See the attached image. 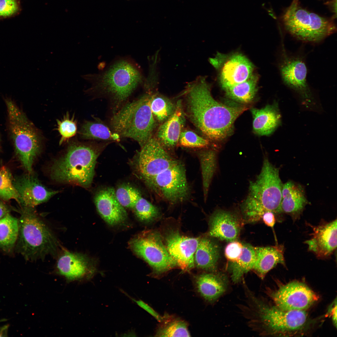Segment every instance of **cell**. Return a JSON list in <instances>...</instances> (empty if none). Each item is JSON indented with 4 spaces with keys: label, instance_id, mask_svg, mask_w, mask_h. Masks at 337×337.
Instances as JSON below:
<instances>
[{
    "label": "cell",
    "instance_id": "obj_6",
    "mask_svg": "<svg viewBox=\"0 0 337 337\" xmlns=\"http://www.w3.org/2000/svg\"><path fill=\"white\" fill-rule=\"evenodd\" d=\"M151 95L147 94L123 105L111 120L113 131L120 137L136 141L142 147L152 136L156 126L150 107Z\"/></svg>",
    "mask_w": 337,
    "mask_h": 337
},
{
    "label": "cell",
    "instance_id": "obj_34",
    "mask_svg": "<svg viewBox=\"0 0 337 337\" xmlns=\"http://www.w3.org/2000/svg\"><path fill=\"white\" fill-rule=\"evenodd\" d=\"M163 322L164 323L158 329L155 336H190L188 324L184 320L177 318L169 320L168 317Z\"/></svg>",
    "mask_w": 337,
    "mask_h": 337
},
{
    "label": "cell",
    "instance_id": "obj_46",
    "mask_svg": "<svg viewBox=\"0 0 337 337\" xmlns=\"http://www.w3.org/2000/svg\"><path fill=\"white\" fill-rule=\"evenodd\" d=\"M8 327L7 326L5 325L0 328V336H5L7 332Z\"/></svg>",
    "mask_w": 337,
    "mask_h": 337
},
{
    "label": "cell",
    "instance_id": "obj_28",
    "mask_svg": "<svg viewBox=\"0 0 337 337\" xmlns=\"http://www.w3.org/2000/svg\"><path fill=\"white\" fill-rule=\"evenodd\" d=\"M80 136L85 139L119 141L120 137L100 119L94 118L93 120L86 121L81 125Z\"/></svg>",
    "mask_w": 337,
    "mask_h": 337
},
{
    "label": "cell",
    "instance_id": "obj_35",
    "mask_svg": "<svg viewBox=\"0 0 337 337\" xmlns=\"http://www.w3.org/2000/svg\"><path fill=\"white\" fill-rule=\"evenodd\" d=\"M0 198L4 201L15 200L19 204V197L13 183L9 170L5 166L0 168Z\"/></svg>",
    "mask_w": 337,
    "mask_h": 337
},
{
    "label": "cell",
    "instance_id": "obj_42",
    "mask_svg": "<svg viewBox=\"0 0 337 337\" xmlns=\"http://www.w3.org/2000/svg\"><path fill=\"white\" fill-rule=\"evenodd\" d=\"M128 296L138 305L149 313L159 322H162L167 318V316H162L159 315L151 307L141 300H136Z\"/></svg>",
    "mask_w": 337,
    "mask_h": 337
},
{
    "label": "cell",
    "instance_id": "obj_21",
    "mask_svg": "<svg viewBox=\"0 0 337 337\" xmlns=\"http://www.w3.org/2000/svg\"><path fill=\"white\" fill-rule=\"evenodd\" d=\"M94 201L98 212L110 225L118 224L127 218V212L117 200L113 188H106L99 191L94 196Z\"/></svg>",
    "mask_w": 337,
    "mask_h": 337
},
{
    "label": "cell",
    "instance_id": "obj_41",
    "mask_svg": "<svg viewBox=\"0 0 337 337\" xmlns=\"http://www.w3.org/2000/svg\"><path fill=\"white\" fill-rule=\"evenodd\" d=\"M18 9L16 0H0V16H11L16 13Z\"/></svg>",
    "mask_w": 337,
    "mask_h": 337
},
{
    "label": "cell",
    "instance_id": "obj_32",
    "mask_svg": "<svg viewBox=\"0 0 337 337\" xmlns=\"http://www.w3.org/2000/svg\"><path fill=\"white\" fill-rule=\"evenodd\" d=\"M258 78L252 75L246 81L225 89L231 99L242 103H248L253 99L257 91Z\"/></svg>",
    "mask_w": 337,
    "mask_h": 337
},
{
    "label": "cell",
    "instance_id": "obj_30",
    "mask_svg": "<svg viewBox=\"0 0 337 337\" xmlns=\"http://www.w3.org/2000/svg\"><path fill=\"white\" fill-rule=\"evenodd\" d=\"M217 152L211 149H205L198 152L202 177L204 199L207 200L212 178L217 170Z\"/></svg>",
    "mask_w": 337,
    "mask_h": 337
},
{
    "label": "cell",
    "instance_id": "obj_43",
    "mask_svg": "<svg viewBox=\"0 0 337 337\" xmlns=\"http://www.w3.org/2000/svg\"><path fill=\"white\" fill-rule=\"evenodd\" d=\"M261 220L267 226L273 228L276 221L275 213L270 211L266 212L263 214Z\"/></svg>",
    "mask_w": 337,
    "mask_h": 337
},
{
    "label": "cell",
    "instance_id": "obj_36",
    "mask_svg": "<svg viewBox=\"0 0 337 337\" xmlns=\"http://www.w3.org/2000/svg\"><path fill=\"white\" fill-rule=\"evenodd\" d=\"M132 209L137 218L144 222L153 221L160 215L158 208L141 196L137 199Z\"/></svg>",
    "mask_w": 337,
    "mask_h": 337
},
{
    "label": "cell",
    "instance_id": "obj_8",
    "mask_svg": "<svg viewBox=\"0 0 337 337\" xmlns=\"http://www.w3.org/2000/svg\"><path fill=\"white\" fill-rule=\"evenodd\" d=\"M285 29L302 41L317 42L333 34L336 27L332 20L310 12L293 1L282 17Z\"/></svg>",
    "mask_w": 337,
    "mask_h": 337
},
{
    "label": "cell",
    "instance_id": "obj_14",
    "mask_svg": "<svg viewBox=\"0 0 337 337\" xmlns=\"http://www.w3.org/2000/svg\"><path fill=\"white\" fill-rule=\"evenodd\" d=\"M266 294L275 306L284 310H303L309 308L319 299L318 295L305 284L293 281L277 290H269Z\"/></svg>",
    "mask_w": 337,
    "mask_h": 337
},
{
    "label": "cell",
    "instance_id": "obj_39",
    "mask_svg": "<svg viewBox=\"0 0 337 337\" xmlns=\"http://www.w3.org/2000/svg\"><path fill=\"white\" fill-rule=\"evenodd\" d=\"M178 142L183 146L189 148H204L209 145L208 140L189 130L181 131Z\"/></svg>",
    "mask_w": 337,
    "mask_h": 337
},
{
    "label": "cell",
    "instance_id": "obj_11",
    "mask_svg": "<svg viewBox=\"0 0 337 337\" xmlns=\"http://www.w3.org/2000/svg\"><path fill=\"white\" fill-rule=\"evenodd\" d=\"M145 183L157 194L172 204L183 202L190 195L184 165L179 161Z\"/></svg>",
    "mask_w": 337,
    "mask_h": 337
},
{
    "label": "cell",
    "instance_id": "obj_18",
    "mask_svg": "<svg viewBox=\"0 0 337 337\" xmlns=\"http://www.w3.org/2000/svg\"><path fill=\"white\" fill-rule=\"evenodd\" d=\"M282 50L279 68L283 81L302 96L309 98L310 92L307 82V69L305 62L299 57L288 55L284 48Z\"/></svg>",
    "mask_w": 337,
    "mask_h": 337
},
{
    "label": "cell",
    "instance_id": "obj_27",
    "mask_svg": "<svg viewBox=\"0 0 337 337\" xmlns=\"http://www.w3.org/2000/svg\"><path fill=\"white\" fill-rule=\"evenodd\" d=\"M254 132L261 135H268L273 132L281 123V115L276 103L261 109L251 110Z\"/></svg>",
    "mask_w": 337,
    "mask_h": 337
},
{
    "label": "cell",
    "instance_id": "obj_15",
    "mask_svg": "<svg viewBox=\"0 0 337 337\" xmlns=\"http://www.w3.org/2000/svg\"><path fill=\"white\" fill-rule=\"evenodd\" d=\"M92 262L85 254L62 249L57 257L56 272L64 277L68 282L87 281L95 272Z\"/></svg>",
    "mask_w": 337,
    "mask_h": 337
},
{
    "label": "cell",
    "instance_id": "obj_17",
    "mask_svg": "<svg viewBox=\"0 0 337 337\" xmlns=\"http://www.w3.org/2000/svg\"><path fill=\"white\" fill-rule=\"evenodd\" d=\"M13 183L19 195L21 207L34 208L59 192L45 187L32 173L17 177Z\"/></svg>",
    "mask_w": 337,
    "mask_h": 337
},
{
    "label": "cell",
    "instance_id": "obj_25",
    "mask_svg": "<svg viewBox=\"0 0 337 337\" xmlns=\"http://www.w3.org/2000/svg\"><path fill=\"white\" fill-rule=\"evenodd\" d=\"M254 249L255 260L252 270L261 279L278 264L286 266L283 245L254 247Z\"/></svg>",
    "mask_w": 337,
    "mask_h": 337
},
{
    "label": "cell",
    "instance_id": "obj_3",
    "mask_svg": "<svg viewBox=\"0 0 337 337\" xmlns=\"http://www.w3.org/2000/svg\"><path fill=\"white\" fill-rule=\"evenodd\" d=\"M81 77L91 84L88 91L111 100L115 112L145 80L139 66L129 57L119 58L102 72L83 75Z\"/></svg>",
    "mask_w": 337,
    "mask_h": 337
},
{
    "label": "cell",
    "instance_id": "obj_29",
    "mask_svg": "<svg viewBox=\"0 0 337 337\" xmlns=\"http://www.w3.org/2000/svg\"><path fill=\"white\" fill-rule=\"evenodd\" d=\"M19 232L18 219L10 213L0 219V248L12 252L16 244Z\"/></svg>",
    "mask_w": 337,
    "mask_h": 337
},
{
    "label": "cell",
    "instance_id": "obj_5",
    "mask_svg": "<svg viewBox=\"0 0 337 337\" xmlns=\"http://www.w3.org/2000/svg\"><path fill=\"white\" fill-rule=\"evenodd\" d=\"M16 244L18 252L27 261L56 256L60 247L57 237L34 208L21 207Z\"/></svg>",
    "mask_w": 337,
    "mask_h": 337
},
{
    "label": "cell",
    "instance_id": "obj_45",
    "mask_svg": "<svg viewBox=\"0 0 337 337\" xmlns=\"http://www.w3.org/2000/svg\"><path fill=\"white\" fill-rule=\"evenodd\" d=\"M10 209L2 201L0 200V219L10 213Z\"/></svg>",
    "mask_w": 337,
    "mask_h": 337
},
{
    "label": "cell",
    "instance_id": "obj_24",
    "mask_svg": "<svg viewBox=\"0 0 337 337\" xmlns=\"http://www.w3.org/2000/svg\"><path fill=\"white\" fill-rule=\"evenodd\" d=\"M185 119L180 101L173 114L159 127L156 139L164 148L174 147L178 142Z\"/></svg>",
    "mask_w": 337,
    "mask_h": 337
},
{
    "label": "cell",
    "instance_id": "obj_9",
    "mask_svg": "<svg viewBox=\"0 0 337 337\" xmlns=\"http://www.w3.org/2000/svg\"><path fill=\"white\" fill-rule=\"evenodd\" d=\"M279 172V168L265 157L260 173L250 182L248 195L253 199L256 210L261 215L267 211L281 213L283 184Z\"/></svg>",
    "mask_w": 337,
    "mask_h": 337
},
{
    "label": "cell",
    "instance_id": "obj_20",
    "mask_svg": "<svg viewBox=\"0 0 337 337\" xmlns=\"http://www.w3.org/2000/svg\"><path fill=\"white\" fill-rule=\"evenodd\" d=\"M337 220L312 227V237L305 243L317 257H329L337 247Z\"/></svg>",
    "mask_w": 337,
    "mask_h": 337
},
{
    "label": "cell",
    "instance_id": "obj_38",
    "mask_svg": "<svg viewBox=\"0 0 337 337\" xmlns=\"http://www.w3.org/2000/svg\"><path fill=\"white\" fill-rule=\"evenodd\" d=\"M57 130L61 136L59 142L61 145L74 136L77 131V122L74 116H71L68 112L63 118L57 120Z\"/></svg>",
    "mask_w": 337,
    "mask_h": 337
},
{
    "label": "cell",
    "instance_id": "obj_31",
    "mask_svg": "<svg viewBox=\"0 0 337 337\" xmlns=\"http://www.w3.org/2000/svg\"><path fill=\"white\" fill-rule=\"evenodd\" d=\"M255 260L254 247L243 244L242 254L236 262L230 263V269L232 280L237 282L245 273L252 270Z\"/></svg>",
    "mask_w": 337,
    "mask_h": 337
},
{
    "label": "cell",
    "instance_id": "obj_33",
    "mask_svg": "<svg viewBox=\"0 0 337 337\" xmlns=\"http://www.w3.org/2000/svg\"><path fill=\"white\" fill-rule=\"evenodd\" d=\"M176 107L168 98L159 94L151 95L150 107L153 114L159 122L167 120L174 112Z\"/></svg>",
    "mask_w": 337,
    "mask_h": 337
},
{
    "label": "cell",
    "instance_id": "obj_1",
    "mask_svg": "<svg viewBox=\"0 0 337 337\" xmlns=\"http://www.w3.org/2000/svg\"><path fill=\"white\" fill-rule=\"evenodd\" d=\"M183 93L190 120L206 137L214 141L228 136L235 120L247 109L245 106L227 105L215 100L203 76L188 83Z\"/></svg>",
    "mask_w": 337,
    "mask_h": 337
},
{
    "label": "cell",
    "instance_id": "obj_4",
    "mask_svg": "<svg viewBox=\"0 0 337 337\" xmlns=\"http://www.w3.org/2000/svg\"><path fill=\"white\" fill-rule=\"evenodd\" d=\"M107 144L71 143L63 154L51 165V178L60 183L89 188L94 176L97 159Z\"/></svg>",
    "mask_w": 337,
    "mask_h": 337
},
{
    "label": "cell",
    "instance_id": "obj_22",
    "mask_svg": "<svg viewBox=\"0 0 337 337\" xmlns=\"http://www.w3.org/2000/svg\"><path fill=\"white\" fill-rule=\"evenodd\" d=\"M308 203L301 185L291 181L283 184L281 213L289 215L295 221L299 218Z\"/></svg>",
    "mask_w": 337,
    "mask_h": 337
},
{
    "label": "cell",
    "instance_id": "obj_48",
    "mask_svg": "<svg viewBox=\"0 0 337 337\" xmlns=\"http://www.w3.org/2000/svg\"><path fill=\"white\" fill-rule=\"evenodd\" d=\"M294 1H298V0H293Z\"/></svg>",
    "mask_w": 337,
    "mask_h": 337
},
{
    "label": "cell",
    "instance_id": "obj_49",
    "mask_svg": "<svg viewBox=\"0 0 337 337\" xmlns=\"http://www.w3.org/2000/svg\"></svg>",
    "mask_w": 337,
    "mask_h": 337
},
{
    "label": "cell",
    "instance_id": "obj_7",
    "mask_svg": "<svg viewBox=\"0 0 337 337\" xmlns=\"http://www.w3.org/2000/svg\"><path fill=\"white\" fill-rule=\"evenodd\" d=\"M10 135L15 150L24 168L32 173L34 161L41 152L40 133L24 113L11 100H6Z\"/></svg>",
    "mask_w": 337,
    "mask_h": 337
},
{
    "label": "cell",
    "instance_id": "obj_12",
    "mask_svg": "<svg viewBox=\"0 0 337 337\" xmlns=\"http://www.w3.org/2000/svg\"><path fill=\"white\" fill-rule=\"evenodd\" d=\"M134 160L135 171L145 183L178 161L171 157L156 138L152 136L141 148Z\"/></svg>",
    "mask_w": 337,
    "mask_h": 337
},
{
    "label": "cell",
    "instance_id": "obj_10",
    "mask_svg": "<svg viewBox=\"0 0 337 337\" xmlns=\"http://www.w3.org/2000/svg\"><path fill=\"white\" fill-rule=\"evenodd\" d=\"M129 247L136 255L145 260L153 273L159 275L177 266L171 256L158 232L144 231L131 239Z\"/></svg>",
    "mask_w": 337,
    "mask_h": 337
},
{
    "label": "cell",
    "instance_id": "obj_13",
    "mask_svg": "<svg viewBox=\"0 0 337 337\" xmlns=\"http://www.w3.org/2000/svg\"><path fill=\"white\" fill-rule=\"evenodd\" d=\"M210 62L218 70L219 82L224 90L246 81L253 75L252 63L240 53H219L210 58Z\"/></svg>",
    "mask_w": 337,
    "mask_h": 337
},
{
    "label": "cell",
    "instance_id": "obj_16",
    "mask_svg": "<svg viewBox=\"0 0 337 337\" xmlns=\"http://www.w3.org/2000/svg\"><path fill=\"white\" fill-rule=\"evenodd\" d=\"M164 236V245L177 265L184 271L195 266L194 256L200 238L188 237L178 229H169Z\"/></svg>",
    "mask_w": 337,
    "mask_h": 337
},
{
    "label": "cell",
    "instance_id": "obj_2",
    "mask_svg": "<svg viewBox=\"0 0 337 337\" xmlns=\"http://www.w3.org/2000/svg\"><path fill=\"white\" fill-rule=\"evenodd\" d=\"M239 308L250 328L259 334L285 336L304 328L308 321L305 310H284L266 302L248 289Z\"/></svg>",
    "mask_w": 337,
    "mask_h": 337
},
{
    "label": "cell",
    "instance_id": "obj_19",
    "mask_svg": "<svg viewBox=\"0 0 337 337\" xmlns=\"http://www.w3.org/2000/svg\"><path fill=\"white\" fill-rule=\"evenodd\" d=\"M243 222L241 218L228 211L217 209L209 218L207 236L231 242L238 238Z\"/></svg>",
    "mask_w": 337,
    "mask_h": 337
},
{
    "label": "cell",
    "instance_id": "obj_40",
    "mask_svg": "<svg viewBox=\"0 0 337 337\" xmlns=\"http://www.w3.org/2000/svg\"><path fill=\"white\" fill-rule=\"evenodd\" d=\"M243 247V244L236 240L227 244L225 249V256L230 263L237 261L241 256Z\"/></svg>",
    "mask_w": 337,
    "mask_h": 337
},
{
    "label": "cell",
    "instance_id": "obj_44",
    "mask_svg": "<svg viewBox=\"0 0 337 337\" xmlns=\"http://www.w3.org/2000/svg\"><path fill=\"white\" fill-rule=\"evenodd\" d=\"M328 313L331 318L333 325L335 327H337V302L336 299L332 303L328 310Z\"/></svg>",
    "mask_w": 337,
    "mask_h": 337
},
{
    "label": "cell",
    "instance_id": "obj_47",
    "mask_svg": "<svg viewBox=\"0 0 337 337\" xmlns=\"http://www.w3.org/2000/svg\"><path fill=\"white\" fill-rule=\"evenodd\" d=\"M3 319H2V320H0V322H1V321H3Z\"/></svg>",
    "mask_w": 337,
    "mask_h": 337
},
{
    "label": "cell",
    "instance_id": "obj_26",
    "mask_svg": "<svg viewBox=\"0 0 337 337\" xmlns=\"http://www.w3.org/2000/svg\"><path fill=\"white\" fill-rule=\"evenodd\" d=\"M220 253L219 245L212 237L207 236L200 237L194 254V265L208 272H215Z\"/></svg>",
    "mask_w": 337,
    "mask_h": 337
},
{
    "label": "cell",
    "instance_id": "obj_23",
    "mask_svg": "<svg viewBox=\"0 0 337 337\" xmlns=\"http://www.w3.org/2000/svg\"><path fill=\"white\" fill-rule=\"evenodd\" d=\"M194 283L198 293L206 300L212 303L225 292L228 279L224 275L207 272L195 276Z\"/></svg>",
    "mask_w": 337,
    "mask_h": 337
},
{
    "label": "cell",
    "instance_id": "obj_37",
    "mask_svg": "<svg viewBox=\"0 0 337 337\" xmlns=\"http://www.w3.org/2000/svg\"><path fill=\"white\" fill-rule=\"evenodd\" d=\"M115 193L118 201L124 207L131 209L141 196L137 188L127 184L120 185L115 190Z\"/></svg>",
    "mask_w": 337,
    "mask_h": 337
}]
</instances>
